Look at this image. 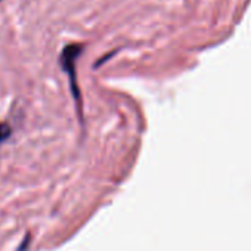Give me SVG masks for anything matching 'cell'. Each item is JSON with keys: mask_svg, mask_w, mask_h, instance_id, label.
Wrapping results in <instances>:
<instances>
[{"mask_svg": "<svg viewBox=\"0 0 251 251\" xmlns=\"http://www.w3.org/2000/svg\"><path fill=\"white\" fill-rule=\"evenodd\" d=\"M0 2H2V0H0Z\"/></svg>", "mask_w": 251, "mask_h": 251, "instance_id": "3957f363", "label": "cell"}, {"mask_svg": "<svg viewBox=\"0 0 251 251\" xmlns=\"http://www.w3.org/2000/svg\"><path fill=\"white\" fill-rule=\"evenodd\" d=\"M11 133H12V130H11V127H9L8 124L0 123V144L5 142L6 139H9L11 138Z\"/></svg>", "mask_w": 251, "mask_h": 251, "instance_id": "7a4b0ae2", "label": "cell"}, {"mask_svg": "<svg viewBox=\"0 0 251 251\" xmlns=\"http://www.w3.org/2000/svg\"><path fill=\"white\" fill-rule=\"evenodd\" d=\"M81 52H83V48L80 45H68V46H65V49L62 50V55H61V65H62L64 71H67V74L70 75L71 92L77 102L78 109H80V90L77 86L75 64H77V58L81 55Z\"/></svg>", "mask_w": 251, "mask_h": 251, "instance_id": "6da1fadb", "label": "cell"}]
</instances>
